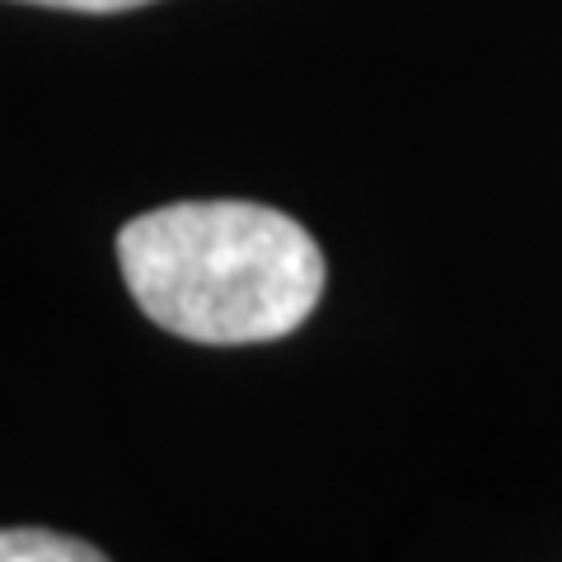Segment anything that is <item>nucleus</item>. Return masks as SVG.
<instances>
[{"label": "nucleus", "mask_w": 562, "mask_h": 562, "mask_svg": "<svg viewBox=\"0 0 562 562\" xmlns=\"http://www.w3.org/2000/svg\"><path fill=\"white\" fill-rule=\"evenodd\" d=\"M132 301L173 338L254 347L295 333L324 301L328 262L295 216L262 202H173L122 225Z\"/></svg>", "instance_id": "nucleus-1"}, {"label": "nucleus", "mask_w": 562, "mask_h": 562, "mask_svg": "<svg viewBox=\"0 0 562 562\" xmlns=\"http://www.w3.org/2000/svg\"><path fill=\"white\" fill-rule=\"evenodd\" d=\"M0 562H109L94 543L57 530H0Z\"/></svg>", "instance_id": "nucleus-2"}, {"label": "nucleus", "mask_w": 562, "mask_h": 562, "mask_svg": "<svg viewBox=\"0 0 562 562\" xmlns=\"http://www.w3.org/2000/svg\"><path fill=\"white\" fill-rule=\"evenodd\" d=\"M24 5H47V10H76V14H117V10H136L150 0H24Z\"/></svg>", "instance_id": "nucleus-3"}]
</instances>
